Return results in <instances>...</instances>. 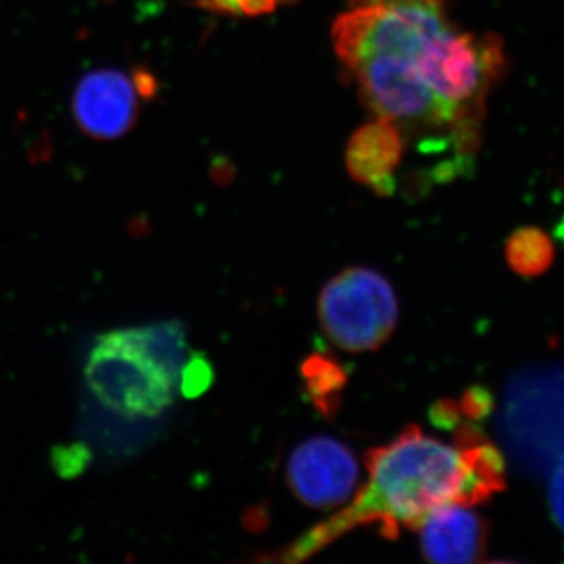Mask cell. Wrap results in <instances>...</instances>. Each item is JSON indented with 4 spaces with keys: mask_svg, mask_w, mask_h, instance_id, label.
Segmentation results:
<instances>
[{
    "mask_svg": "<svg viewBox=\"0 0 564 564\" xmlns=\"http://www.w3.org/2000/svg\"><path fill=\"white\" fill-rule=\"evenodd\" d=\"M358 480L355 455L334 437H310L289 458V486L296 499L313 508L325 510L347 502Z\"/></svg>",
    "mask_w": 564,
    "mask_h": 564,
    "instance_id": "obj_7",
    "label": "cell"
},
{
    "mask_svg": "<svg viewBox=\"0 0 564 564\" xmlns=\"http://www.w3.org/2000/svg\"><path fill=\"white\" fill-rule=\"evenodd\" d=\"M367 470L369 481L352 503L265 560L304 562L356 527L377 525L380 534L395 540L400 530L417 529L437 508L477 507L505 489L502 452L467 422L455 426L454 444L410 425L391 443L369 451Z\"/></svg>",
    "mask_w": 564,
    "mask_h": 564,
    "instance_id": "obj_2",
    "label": "cell"
},
{
    "mask_svg": "<svg viewBox=\"0 0 564 564\" xmlns=\"http://www.w3.org/2000/svg\"><path fill=\"white\" fill-rule=\"evenodd\" d=\"M212 381V369L209 362L204 361L202 356H195L191 362L184 364L181 373V389L187 397L199 395L209 388Z\"/></svg>",
    "mask_w": 564,
    "mask_h": 564,
    "instance_id": "obj_12",
    "label": "cell"
},
{
    "mask_svg": "<svg viewBox=\"0 0 564 564\" xmlns=\"http://www.w3.org/2000/svg\"><path fill=\"white\" fill-rule=\"evenodd\" d=\"M332 41L351 84L404 139L467 165L481 141L486 102L508 61L494 33L464 32L451 0H348Z\"/></svg>",
    "mask_w": 564,
    "mask_h": 564,
    "instance_id": "obj_1",
    "label": "cell"
},
{
    "mask_svg": "<svg viewBox=\"0 0 564 564\" xmlns=\"http://www.w3.org/2000/svg\"><path fill=\"white\" fill-rule=\"evenodd\" d=\"M185 336L176 323L120 329L101 337L87 366L90 391L124 419H152L174 402Z\"/></svg>",
    "mask_w": 564,
    "mask_h": 564,
    "instance_id": "obj_3",
    "label": "cell"
},
{
    "mask_svg": "<svg viewBox=\"0 0 564 564\" xmlns=\"http://www.w3.org/2000/svg\"><path fill=\"white\" fill-rule=\"evenodd\" d=\"M505 258L519 276L534 278L551 269L555 248L543 229L525 226L511 234L507 240Z\"/></svg>",
    "mask_w": 564,
    "mask_h": 564,
    "instance_id": "obj_11",
    "label": "cell"
},
{
    "mask_svg": "<svg viewBox=\"0 0 564 564\" xmlns=\"http://www.w3.org/2000/svg\"><path fill=\"white\" fill-rule=\"evenodd\" d=\"M299 0H228L226 14L234 17H261V14L273 13L278 7L289 6Z\"/></svg>",
    "mask_w": 564,
    "mask_h": 564,
    "instance_id": "obj_14",
    "label": "cell"
},
{
    "mask_svg": "<svg viewBox=\"0 0 564 564\" xmlns=\"http://www.w3.org/2000/svg\"><path fill=\"white\" fill-rule=\"evenodd\" d=\"M406 147L399 126L377 117L352 133L345 151V166L352 180L364 187L378 196H392L399 185L395 176Z\"/></svg>",
    "mask_w": 564,
    "mask_h": 564,
    "instance_id": "obj_8",
    "label": "cell"
},
{
    "mask_svg": "<svg viewBox=\"0 0 564 564\" xmlns=\"http://www.w3.org/2000/svg\"><path fill=\"white\" fill-rule=\"evenodd\" d=\"M302 375L315 408L325 417L336 414L347 384L344 367L326 352H314L303 362Z\"/></svg>",
    "mask_w": 564,
    "mask_h": 564,
    "instance_id": "obj_10",
    "label": "cell"
},
{
    "mask_svg": "<svg viewBox=\"0 0 564 564\" xmlns=\"http://www.w3.org/2000/svg\"><path fill=\"white\" fill-rule=\"evenodd\" d=\"M317 311L328 339L348 352L378 350L399 321L391 282L366 267L344 270L326 282Z\"/></svg>",
    "mask_w": 564,
    "mask_h": 564,
    "instance_id": "obj_5",
    "label": "cell"
},
{
    "mask_svg": "<svg viewBox=\"0 0 564 564\" xmlns=\"http://www.w3.org/2000/svg\"><path fill=\"white\" fill-rule=\"evenodd\" d=\"M499 432L519 467L540 474L564 454V367L518 375L500 410Z\"/></svg>",
    "mask_w": 564,
    "mask_h": 564,
    "instance_id": "obj_4",
    "label": "cell"
},
{
    "mask_svg": "<svg viewBox=\"0 0 564 564\" xmlns=\"http://www.w3.org/2000/svg\"><path fill=\"white\" fill-rule=\"evenodd\" d=\"M158 91L143 69H98L82 77L73 98L76 124L93 140L121 139L139 121L141 106Z\"/></svg>",
    "mask_w": 564,
    "mask_h": 564,
    "instance_id": "obj_6",
    "label": "cell"
},
{
    "mask_svg": "<svg viewBox=\"0 0 564 564\" xmlns=\"http://www.w3.org/2000/svg\"><path fill=\"white\" fill-rule=\"evenodd\" d=\"M549 499H551L552 514H554L555 522L564 532V454L555 462L551 488H549Z\"/></svg>",
    "mask_w": 564,
    "mask_h": 564,
    "instance_id": "obj_15",
    "label": "cell"
},
{
    "mask_svg": "<svg viewBox=\"0 0 564 564\" xmlns=\"http://www.w3.org/2000/svg\"><path fill=\"white\" fill-rule=\"evenodd\" d=\"M422 554L429 562L464 564L480 562L488 543L485 519L463 505H445L417 527Z\"/></svg>",
    "mask_w": 564,
    "mask_h": 564,
    "instance_id": "obj_9",
    "label": "cell"
},
{
    "mask_svg": "<svg viewBox=\"0 0 564 564\" xmlns=\"http://www.w3.org/2000/svg\"><path fill=\"white\" fill-rule=\"evenodd\" d=\"M430 419L440 429L454 430L459 422H463V414L459 411L458 402L441 400L430 410Z\"/></svg>",
    "mask_w": 564,
    "mask_h": 564,
    "instance_id": "obj_16",
    "label": "cell"
},
{
    "mask_svg": "<svg viewBox=\"0 0 564 564\" xmlns=\"http://www.w3.org/2000/svg\"><path fill=\"white\" fill-rule=\"evenodd\" d=\"M459 411L464 419L469 421H481L486 415L491 413L492 397L488 389L470 388L463 393L462 400L458 402Z\"/></svg>",
    "mask_w": 564,
    "mask_h": 564,
    "instance_id": "obj_13",
    "label": "cell"
}]
</instances>
